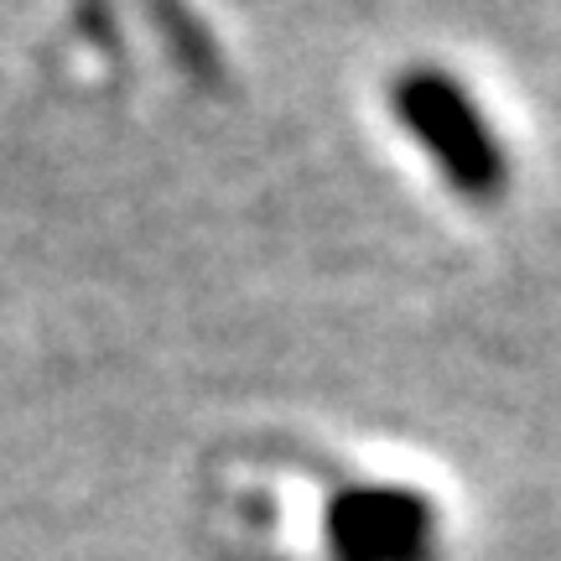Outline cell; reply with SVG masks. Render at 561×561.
Returning a JSON list of instances; mask_svg holds the SVG:
<instances>
[{
	"label": "cell",
	"instance_id": "cell-2",
	"mask_svg": "<svg viewBox=\"0 0 561 561\" xmlns=\"http://www.w3.org/2000/svg\"><path fill=\"white\" fill-rule=\"evenodd\" d=\"M401 115L411 121L421 140H432V151L447 161V172L458 178L462 193H489L500 182V157L483 121L468 110L453 83L442 79H411L401 94Z\"/></svg>",
	"mask_w": 561,
	"mask_h": 561
},
{
	"label": "cell",
	"instance_id": "cell-1",
	"mask_svg": "<svg viewBox=\"0 0 561 561\" xmlns=\"http://www.w3.org/2000/svg\"><path fill=\"white\" fill-rule=\"evenodd\" d=\"M328 541H333V561H432L437 520L416 494L359 489L333 504Z\"/></svg>",
	"mask_w": 561,
	"mask_h": 561
}]
</instances>
